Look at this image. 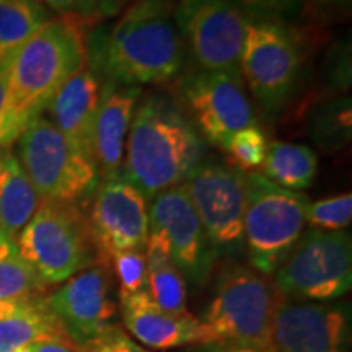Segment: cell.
Masks as SVG:
<instances>
[{
	"instance_id": "cell-1",
	"label": "cell",
	"mask_w": 352,
	"mask_h": 352,
	"mask_svg": "<svg viewBox=\"0 0 352 352\" xmlns=\"http://www.w3.org/2000/svg\"><path fill=\"white\" fill-rule=\"evenodd\" d=\"M85 38L77 19H51L7 52V108L2 147L20 138L46 111L64 83L85 67Z\"/></svg>"
},
{
	"instance_id": "cell-2",
	"label": "cell",
	"mask_w": 352,
	"mask_h": 352,
	"mask_svg": "<svg viewBox=\"0 0 352 352\" xmlns=\"http://www.w3.org/2000/svg\"><path fill=\"white\" fill-rule=\"evenodd\" d=\"M124 148L122 175L145 201L186 182L206 151L183 109L162 94L147 95L138 104Z\"/></svg>"
},
{
	"instance_id": "cell-3",
	"label": "cell",
	"mask_w": 352,
	"mask_h": 352,
	"mask_svg": "<svg viewBox=\"0 0 352 352\" xmlns=\"http://www.w3.org/2000/svg\"><path fill=\"white\" fill-rule=\"evenodd\" d=\"M184 64L173 0H134L101 43L98 65L107 82L162 85Z\"/></svg>"
},
{
	"instance_id": "cell-4",
	"label": "cell",
	"mask_w": 352,
	"mask_h": 352,
	"mask_svg": "<svg viewBox=\"0 0 352 352\" xmlns=\"http://www.w3.org/2000/svg\"><path fill=\"white\" fill-rule=\"evenodd\" d=\"M308 197L264 178L259 171L245 175V253L250 266L272 276L305 232Z\"/></svg>"
},
{
	"instance_id": "cell-5",
	"label": "cell",
	"mask_w": 352,
	"mask_h": 352,
	"mask_svg": "<svg viewBox=\"0 0 352 352\" xmlns=\"http://www.w3.org/2000/svg\"><path fill=\"white\" fill-rule=\"evenodd\" d=\"M280 300L267 276L235 264L219 276L199 320L215 341L271 351L272 323Z\"/></svg>"
},
{
	"instance_id": "cell-6",
	"label": "cell",
	"mask_w": 352,
	"mask_h": 352,
	"mask_svg": "<svg viewBox=\"0 0 352 352\" xmlns=\"http://www.w3.org/2000/svg\"><path fill=\"white\" fill-rule=\"evenodd\" d=\"M15 243L46 285L63 284L96 263L88 222L76 204L41 202Z\"/></svg>"
},
{
	"instance_id": "cell-7",
	"label": "cell",
	"mask_w": 352,
	"mask_h": 352,
	"mask_svg": "<svg viewBox=\"0 0 352 352\" xmlns=\"http://www.w3.org/2000/svg\"><path fill=\"white\" fill-rule=\"evenodd\" d=\"M19 160L41 202L78 206L100 184L95 162L78 153L44 114L20 134Z\"/></svg>"
},
{
	"instance_id": "cell-8",
	"label": "cell",
	"mask_w": 352,
	"mask_h": 352,
	"mask_svg": "<svg viewBox=\"0 0 352 352\" xmlns=\"http://www.w3.org/2000/svg\"><path fill=\"white\" fill-rule=\"evenodd\" d=\"M274 287L290 302L328 303L352 285V240L346 230L303 232L274 272Z\"/></svg>"
},
{
	"instance_id": "cell-9",
	"label": "cell",
	"mask_w": 352,
	"mask_h": 352,
	"mask_svg": "<svg viewBox=\"0 0 352 352\" xmlns=\"http://www.w3.org/2000/svg\"><path fill=\"white\" fill-rule=\"evenodd\" d=\"M300 65V46L287 26L272 21H248L240 56V76L264 113L274 116L287 104Z\"/></svg>"
},
{
	"instance_id": "cell-10",
	"label": "cell",
	"mask_w": 352,
	"mask_h": 352,
	"mask_svg": "<svg viewBox=\"0 0 352 352\" xmlns=\"http://www.w3.org/2000/svg\"><path fill=\"white\" fill-rule=\"evenodd\" d=\"M215 259L245 253V173L219 162H202L183 183Z\"/></svg>"
},
{
	"instance_id": "cell-11",
	"label": "cell",
	"mask_w": 352,
	"mask_h": 352,
	"mask_svg": "<svg viewBox=\"0 0 352 352\" xmlns=\"http://www.w3.org/2000/svg\"><path fill=\"white\" fill-rule=\"evenodd\" d=\"M175 20L196 69L240 76L248 20L230 0H178Z\"/></svg>"
},
{
	"instance_id": "cell-12",
	"label": "cell",
	"mask_w": 352,
	"mask_h": 352,
	"mask_svg": "<svg viewBox=\"0 0 352 352\" xmlns=\"http://www.w3.org/2000/svg\"><path fill=\"white\" fill-rule=\"evenodd\" d=\"M179 98L197 132L222 148L233 134L256 126V114L240 76L195 69L179 80Z\"/></svg>"
},
{
	"instance_id": "cell-13",
	"label": "cell",
	"mask_w": 352,
	"mask_h": 352,
	"mask_svg": "<svg viewBox=\"0 0 352 352\" xmlns=\"http://www.w3.org/2000/svg\"><path fill=\"white\" fill-rule=\"evenodd\" d=\"M87 222L96 263L104 266L118 252H144L151 233L147 201L122 173L98 184Z\"/></svg>"
},
{
	"instance_id": "cell-14",
	"label": "cell",
	"mask_w": 352,
	"mask_h": 352,
	"mask_svg": "<svg viewBox=\"0 0 352 352\" xmlns=\"http://www.w3.org/2000/svg\"><path fill=\"white\" fill-rule=\"evenodd\" d=\"M44 302L65 338L76 347L85 346L114 324L118 303L111 270L95 263L63 283Z\"/></svg>"
},
{
	"instance_id": "cell-15",
	"label": "cell",
	"mask_w": 352,
	"mask_h": 352,
	"mask_svg": "<svg viewBox=\"0 0 352 352\" xmlns=\"http://www.w3.org/2000/svg\"><path fill=\"white\" fill-rule=\"evenodd\" d=\"M351 305L346 302H290L277 305L272 352H349Z\"/></svg>"
},
{
	"instance_id": "cell-16",
	"label": "cell",
	"mask_w": 352,
	"mask_h": 352,
	"mask_svg": "<svg viewBox=\"0 0 352 352\" xmlns=\"http://www.w3.org/2000/svg\"><path fill=\"white\" fill-rule=\"evenodd\" d=\"M148 202L151 228H157L166 236L171 259L186 284L202 287L217 259L184 184L166 189Z\"/></svg>"
},
{
	"instance_id": "cell-17",
	"label": "cell",
	"mask_w": 352,
	"mask_h": 352,
	"mask_svg": "<svg viewBox=\"0 0 352 352\" xmlns=\"http://www.w3.org/2000/svg\"><path fill=\"white\" fill-rule=\"evenodd\" d=\"M122 323L132 340L155 351L179 349L214 342L212 333L191 314L173 315L162 310L148 292L120 297Z\"/></svg>"
},
{
	"instance_id": "cell-18",
	"label": "cell",
	"mask_w": 352,
	"mask_h": 352,
	"mask_svg": "<svg viewBox=\"0 0 352 352\" xmlns=\"http://www.w3.org/2000/svg\"><path fill=\"white\" fill-rule=\"evenodd\" d=\"M142 88L104 82L94 127V157L100 178L121 175L127 132Z\"/></svg>"
},
{
	"instance_id": "cell-19",
	"label": "cell",
	"mask_w": 352,
	"mask_h": 352,
	"mask_svg": "<svg viewBox=\"0 0 352 352\" xmlns=\"http://www.w3.org/2000/svg\"><path fill=\"white\" fill-rule=\"evenodd\" d=\"M100 76L83 67L57 91L46 111L50 121L78 153L95 162L94 127L101 98ZM96 165V164H95Z\"/></svg>"
},
{
	"instance_id": "cell-20",
	"label": "cell",
	"mask_w": 352,
	"mask_h": 352,
	"mask_svg": "<svg viewBox=\"0 0 352 352\" xmlns=\"http://www.w3.org/2000/svg\"><path fill=\"white\" fill-rule=\"evenodd\" d=\"M148 296L162 310L173 315L188 314L186 280L171 259L166 236L157 228H151L145 243Z\"/></svg>"
},
{
	"instance_id": "cell-21",
	"label": "cell",
	"mask_w": 352,
	"mask_h": 352,
	"mask_svg": "<svg viewBox=\"0 0 352 352\" xmlns=\"http://www.w3.org/2000/svg\"><path fill=\"white\" fill-rule=\"evenodd\" d=\"M39 206L36 189L20 164L19 157L0 151V220L13 240H16Z\"/></svg>"
},
{
	"instance_id": "cell-22",
	"label": "cell",
	"mask_w": 352,
	"mask_h": 352,
	"mask_svg": "<svg viewBox=\"0 0 352 352\" xmlns=\"http://www.w3.org/2000/svg\"><path fill=\"white\" fill-rule=\"evenodd\" d=\"M264 178L289 191H305L318 173V158L303 144L272 142L267 145L266 158L259 166Z\"/></svg>"
},
{
	"instance_id": "cell-23",
	"label": "cell",
	"mask_w": 352,
	"mask_h": 352,
	"mask_svg": "<svg viewBox=\"0 0 352 352\" xmlns=\"http://www.w3.org/2000/svg\"><path fill=\"white\" fill-rule=\"evenodd\" d=\"M44 298L21 303L15 314L0 320V352H16L43 338L64 334Z\"/></svg>"
},
{
	"instance_id": "cell-24",
	"label": "cell",
	"mask_w": 352,
	"mask_h": 352,
	"mask_svg": "<svg viewBox=\"0 0 352 352\" xmlns=\"http://www.w3.org/2000/svg\"><path fill=\"white\" fill-rule=\"evenodd\" d=\"M51 19L38 0H0V54L19 47Z\"/></svg>"
},
{
	"instance_id": "cell-25",
	"label": "cell",
	"mask_w": 352,
	"mask_h": 352,
	"mask_svg": "<svg viewBox=\"0 0 352 352\" xmlns=\"http://www.w3.org/2000/svg\"><path fill=\"white\" fill-rule=\"evenodd\" d=\"M314 142L323 151H341L352 139V101L349 96L334 98L316 109L310 122Z\"/></svg>"
},
{
	"instance_id": "cell-26",
	"label": "cell",
	"mask_w": 352,
	"mask_h": 352,
	"mask_svg": "<svg viewBox=\"0 0 352 352\" xmlns=\"http://www.w3.org/2000/svg\"><path fill=\"white\" fill-rule=\"evenodd\" d=\"M47 285L19 253L0 261V298L8 302H36Z\"/></svg>"
},
{
	"instance_id": "cell-27",
	"label": "cell",
	"mask_w": 352,
	"mask_h": 352,
	"mask_svg": "<svg viewBox=\"0 0 352 352\" xmlns=\"http://www.w3.org/2000/svg\"><path fill=\"white\" fill-rule=\"evenodd\" d=\"M305 220L308 226L316 230H344L351 226L352 220V195L346 192V195L308 202Z\"/></svg>"
},
{
	"instance_id": "cell-28",
	"label": "cell",
	"mask_w": 352,
	"mask_h": 352,
	"mask_svg": "<svg viewBox=\"0 0 352 352\" xmlns=\"http://www.w3.org/2000/svg\"><path fill=\"white\" fill-rule=\"evenodd\" d=\"M108 266L120 284V297L148 292L147 263H145L144 252L127 250V252L114 253L109 256Z\"/></svg>"
},
{
	"instance_id": "cell-29",
	"label": "cell",
	"mask_w": 352,
	"mask_h": 352,
	"mask_svg": "<svg viewBox=\"0 0 352 352\" xmlns=\"http://www.w3.org/2000/svg\"><path fill=\"white\" fill-rule=\"evenodd\" d=\"M226 151L230 153L235 168L253 171L263 165L267 152V139L258 126L245 127L232 135Z\"/></svg>"
},
{
	"instance_id": "cell-30",
	"label": "cell",
	"mask_w": 352,
	"mask_h": 352,
	"mask_svg": "<svg viewBox=\"0 0 352 352\" xmlns=\"http://www.w3.org/2000/svg\"><path fill=\"white\" fill-rule=\"evenodd\" d=\"M248 21L284 25L300 12L303 0H230Z\"/></svg>"
},
{
	"instance_id": "cell-31",
	"label": "cell",
	"mask_w": 352,
	"mask_h": 352,
	"mask_svg": "<svg viewBox=\"0 0 352 352\" xmlns=\"http://www.w3.org/2000/svg\"><path fill=\"white\" fill-rule=\"evenodd\" d=\"M80 352H151L132 340L129 334L122 331L120 327L113 324L103 333L88 341L85 346L78 347Z\"/></svg>"
},
{
	"instance_id": "cell-32",
	"label": "cell",
	"mask_w": 352,
	"mask_h": 352,
	"mask_svg": "<svg viewBox=\"0 0 352 352\" xmlns=\"http://www.w3.org/2000/svg\"><path fill=\"white\" fill-rule=\"evenodd\" d=\"M44 7L51 8L59 15L77 20H94L95 13L88 0H38Z\"/></svg>"
},
{
	"instance_id": "cell-33",
	"label": "cell",
	"mask_w": 352,
	"mask_h": 352,
	"mask_svg": "<svg viewBox=\"0 0 352 352\" xmlns=\"http://www.w3.org/2000/svg\"><path fill=\"white\" fill-rule=\"evenodd\" d=\"M30 352H80L70 342L64 334H56V336L43 338V340L34 341L28 346Z\"/></svg>"
},
{
	"instance_id": "cell-34",
	"label": "cell",
	"mask_w": 352,
	"mask_h": 352,
	"mask_svg": "<svg viewBox=\"0 0 352 352\" xmlns=\"http://www.w3.org/2000/svg\"><path fill=\"white\" fill-rule=\"evenodd\" d=\"M188 352H272L270 349H258V347H248V346H239L230 344V342H208V344H197L191 346Z\"/></svg>"
},
{
	"instance_id": "cell-35",
	"label": "cell",
	"mask_w": 352,
	"mask_h": 352,
	"mask_svg": "<svg viewBox=\"0 0 352 352\" xmlns=\"http://www.w3.org/2000/svg\"><path fill=\"white\" fill-rule=\"evenodd\" d=\"M7 108V52L0 54V151H2V126Z\"/></svg>"
},
{
	"instance_id": "cell-36",
	"label": "cell",
	"mask_w": 352,
	"mask_h": 352,
	"mask_svg": "<svg viewBox=\"0 0 352 352\" xmlns=\"http://www.w3.org/2000/svg\"><path fill=\"white\" fill-rule=\"evenodd\" d=\"M88 2L94 8L95 19H100V16L116 15L121 7L126 6L127 0H88Z\"/></svg>"
},
{
	"instance_id": "cell-37",
	"label": "cell",
	"mask_w": 352,
	"mask_h": 352,
	"mask_svg": "<svg viewBox=\"0 0 352 352\" xmlns=\"http://www.w3.org/2000/svg\"><path fill=\"white\" fill-rule=\"evenodd\" d=\"M13 254H16V243L15 240L8 235L2 220H0V261L13 256Z\"/></svg>"
},
{
	"instance_id": "cell-38",
	"label": "cell",
	"mask_w": 352,
	"mask_h": 352,
	"mask_svg": "<svg viewBox=\"0 0 352 352\" xmlns=\"http://www.w3.org/2000/svg\"><path fill=\"white\" fill-rule=\"evenodd\" d=\"M21 303H26V302H8L0 298V320L7 318V316L15 314V311L21 307Z\"/></svg>"
},
{
	"instance_id": "cell-39",
	"label": "cell",
	"mask_w": 352,
	"mask_h": 352,
	"mask_svg": "<svg viewBox=\"0 0 352 352\" xmlns=\"http://www.w3.org/2000/svg\"><path fill=\"white\" fill-rule=\"evenodd\" d=\"M308 2H314L315 6H323V7H334V6H347L351 0H308Z\"/></svg>"
},
{
	"instance_id": "cell-40",
	"label": "cell",
	"mask_w": 352,
	"mask_h": 352,
	"mask_svg": "<svg viewBox=\"0 0 352 352\" xmlns=\"http://www.w3.org/2000/svg\"><path fill=\"white\" fill-rule=\"evenodd\" d=\"M16 352H30V351H28V346H26V347H21V349H19Z\"/></svg>"
}]
</instances>
